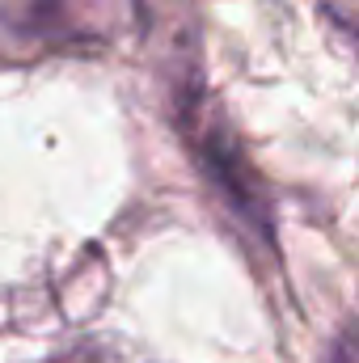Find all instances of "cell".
I'll use <instances>...</instances> for the list:
<instances>
[{
	"label": "cell",
	"mask_w": 359,
	"mask_h": 363,
	"mask_svg": "<svg viewBox=\"0 0 359 363\" xmlns=\"http://www.w3.org/2000/svg\"><path fill=\"white\" fill-rule=\"evenodd\" d=\"M174 118L178 135L199 169L203 186L220 203V211L233 220V228L245 237V250L258 262L279 267V241H275V207H270L267 182L254 169L241 135L233 131L224 106L211 97V89L190 72L174 85Z\"/></svg>",
	"instance_id": "obj_1"
},
{
	"label": "cell",
	"mask_w": 359,
	"mask_h": 363,
	"mask_svg": "<svg viewBox=\"0 0 359 363\" xmlns=\"http://www.w3.org/2000/svg\"><path fill=\"white\" fill-rule=\"evenodd\" d=\"M136 17V0H0V43L26 55L93 51L114 43Z\"/></svg>",
	"instance_id": "obj_2"
},
{
	"label": "cell",
	"mask_w": 359,
	"mask_h": 363,
	"mask_svg": "<svg viewBox=\"0 0 359 363\" xmlns=\"http://www.w3.org/2000/svg\"><path fill=\"white\" fill-rule=\"evenodd\" d=\"M330 17L338 21V30H343V34L355 43V51H359V13H351V9H334Z\"/></svg>",
	"instance_id": "obj_3"
}]
</instances>
